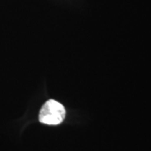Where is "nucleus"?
Returning <instances> with one entry per match:
<instances>
[{
    "instance_id": "f257e3e1",
    "label": "nucleus",
    "mask_w": 151,
    "mask_h": 151,
    "mask_svg": "<svg viewBox=\"0 0 151 151\" xmlns=\"http://www.w3.org/2000/svg\"><path fill=\"white\" fill-rule=\"evenodd\" d=\"M66 111L62 104L53 99L47 101L39 112V120L41 123L56 125L63 121Z\"/></svg>"
}]
</instances>
